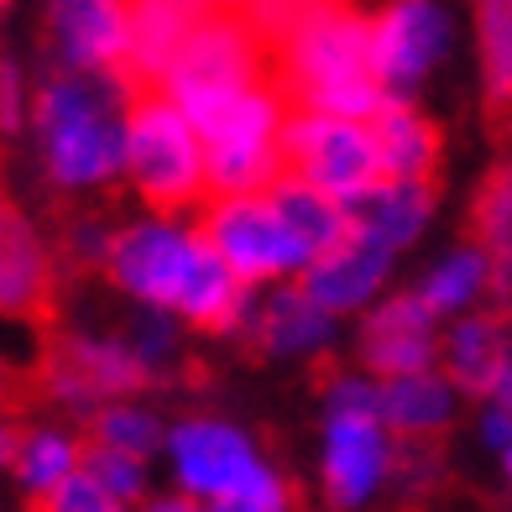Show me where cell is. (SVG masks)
I'll list each match as a JSON object with an SVG mask.
<instances>
[{
	"label": "cell",
	"mask_w": 512,
	"mask_h": 512,
	"mask_svg": "<svg viewBox=\"0 0 512 512\" xmlns=\"http://www.w3.org/2000/svg\"><path fill=\"white\" fill-rule=\"evenodd\" d=\"M293 105L277 84H262L251 95L230 100L215 121H204V168H209V199H241L267 194L283 178V131Z\"/></svg>",
	"instance_id": "7"
},
{
	"label": "cell",
	"mask_w": 512,
	"mask_h": 512,
	"mask_svg": "<svg viewBox=\"0 0 512 512\" xmlns=\"http://www.w3.org/2000/svg\"><path fill=\"white\" fill-rule=\"evenodd\" d=\"M434 183H408V178H382L366 199L351 204V236L377 246L387 256H403L408 246L424 241L434 225Z\"/></svg>",
	"instance_id": "19"
},
{
	"label": "cell",
	"mask_w": 512,
	"mask_h": 512,
	"mask_svg": "<svg viewBox=\"0 0 512 512\" xmlns=\"http://www.w3.org/2000/svg\"><path fill=\"white\" fill-rule=\"evenodd\" d=\"M262 84H272V48L251 27V16L246 11H204L194 37L183 42L178 63L162 79V95L189 115L194 126H204L230 100H241Z\"/></svg>",
	"instance_id": "4"
},
{
	"label": "cell",
	"mask_w": 512,
	"mask_h": 512,
	"mask_svg": "<svg viewBox=\"0 0 512 512\" xmlns=\"http://www.w3.org/2000/svg\"><path fill=\"white\" fill-rule=\"evenodd\" d=\"M413 298L439 324H455L465 314H481L486 298H497V272H492V262H486V251L476 241H465V246H450L445 256H434V262L418 272Z\"/></svg>",
	"instance_id": "22"
},
{
	"label": "cell",
	"mask_w": 512,
	"mask_h": 512,
	"mask_svg": "<svg viewBox=\"0 0 512 512\" xmlns=\"http://www.w3.org/2000/svg\"><path fill=\"white\" fill-rule=\"evenodd\" d=\"M84 476L100 486V492H110L121 507H142L157 486H152V476H157V465L152 460H136V455H115V450H100V445H89V460H84Z\"/></svg>",
	"instance_id": "30"
},
{
	"label": "cell",
	"mask_w": 512,
	"mask_h": 512,
	"mask_svg": "<svg viewBox=\"0 0 512 512\" xmlns=\"http://www.w3.org/2000/svg\"><path fill=\"white\" fill-rule=\"evenodd\" d=\"M162 471L168 486L183 492L199 507L241 502L277 481V465L262 455L256 434L230 424L220 413H183L168 424V445H162Z\"/></svg>",
	"instance_id": "5"
},
{
	"label": "cell",
	"mask_w": 512,
	"mask_h": 512,
	"mask_svg": "<svg viewBox=\"0 0 512 512\" xmlns=\"http://www.w3.org/2000/svg\"><path fill=\"white\" fill-rule=\"evenodd\" d=\"M476 429H481V445L492 450V455H507L512 450V418L497 413L492 403H481V424Z\"/></svg>",
	"instance_id": "36"
},
{
	"label": "cell",
	"mask_w": 512,
	"mask_h": 512,
	"mask_svg": "<svg viewBox=\"0 0 512 512\" xmlns=\"http://www.w3.org/2000/svg\"><path fill=\"white\" fill-rule=\"evenodd\" d=\"M6 377H11V371H6V356H0V392H6Z\"/></svg>",
	"instance_id": "42"
},
{
	"label": "cell",
	"mask_w": 512,
	"mask_h": 512,
	"mask_svg": "<svg viewBox=\"0 0 512 512\" xmlns=\"http://www.w3.org/2000/svg\"><path fill=\"white\" fill-rule=\"evenodd\" d=\"M199 236L220 262L241 277L251 293H267L277 283H298L309 272V256L288 236L283 215L272 209L267 194H241V199H209L199 209Z\"/></svg>",
	"instance_id": "9"
},
{
	"label": "cell",
	"mask_w": 512,
	"mask_h": 512,
	"mask_svg": "<svg viewBox=\"0 0 512 512\" xmlns=\"http://www.w3.org/2000/svg\"><path fill=\"white\" fill-rule=\"evenodd\" d=\"M439 476H445V460L434 445H398V465H392V497L403 502H424Z\"/></svg>",
	"instance_id": "31"
},
{
	"label": "cell",
	"mask_w": 512,
	"mask_h": 512,
	"mask_svg": "<svg viewBox=\"0 0 512 512\" xmlns=\"http://www.w3.org/2000/svg\"><path fill=\"white\" fill-rule=\"evenodd\" d=\"M136 512H199V502H189L183 492H173V486H157V492L136 507Z\"/></svg>",
	"instance_id": "37"
},
{
	"label": "cell",
	"mask_w": 512,
	"mask_h": 512,
	"mask_svg": "<svg viewBox=\"0 0 512 512\" xmlns=\"http://www.w3.org/2000/svg\"><path fill=\"white\" fill-rule=\"evenodd\" d=\"M267 199H272L277 215H283L288 236L304 246L309 267L319 262V256H330L335 246L351 241V209H345L340 199H330V194L309 189V183H298V178L283 173V178H277L272 189H267Z\"/></svg>",
	"instance_id": "25"
},
{
	"label": "cell",
	"mask_w": 512,
	"mask_h": 512,
	"mask_svg": "<svg viewBox=\"0 0 512 512\" xmlns=\"http://www.w3.org/2000/svg\"><path fill=\"white\" fill-rule=\"evenodd\" d=\"M398 439L382 413H324L319 418V497L335 512H361L392 492Z\"/></svg>",
	"instance_id": "11"
},
{
	"label": "cell",
	"mask_w": 512,
	"mask_h": 512,
	"mask_svg": "<svg viewBox=\"0 0 512 512\" xmlns=\"http://www.w3.org/2000/svg\"><path fill=\"white\" fill-rule=\"evenodd\" d=\"M32 100H37V79L16 58L0 53V136L32 131Z\"/></svg>",
	"instance_id": "32"
},
{
	"label": "cell",
	"mask_w": 512,
	"mask_h": 512,
	"mask_svg": "<svg viewBox=\"0 0 512 512\" xmlns=\"http://www.w3.org/2000/svg\"><path fill=\"white\" fill-rule=\"evenodd\" d=\"M147 215H199L209 204L204 136L162 89H136L126 110V178Z\"/></svg>",
	"instance_id": "3"
},
{
	"label": "cell",
	"mask_w": 512,
	"mask_h": 512,
	"mask_svg": "<svg viewBox=\"0 0 512 512\" xmlns=\"http://www.w3.org/2000/svg\"><path fill=\"white\" fill-rule=\"evenodd\" d=\"M283 168L288 178L309 183V189L340 199L351 209L382 183L377 142H371L366 121H345V115H314L293 110L283 131Z\"/></svg>",
	"instance_id": "10"
},
{
	"label": "cell",
	"mask_w": 512,
	"mask_h": 512,
	"mask_svg": "<svg viewBox=\"0 0 512 512\" xmlns=\"http://www.w3.org/2000/svg\"><path fill=\"white\" fill-rule=\"evenodd\" d=\"M48 48L63 74L126 79L131 63V6L121 0H58L48 6Z\"/></svg>",
	"instance_id": "14"
},
{
	"label": "cell",
	"mask_w": 512,
	"mask_h": 512,
	"mask_svg": "<svg viewBox=\"0 0 512 512\" xmlns=\"http://www.w3.org/2000/svg\"><path fill=\"white\" fill-rule=\"evenodd\" d=\"M439 371L450 377V387L460 398H492L497 382L512 371V335H507V319L481 309V314H465L455 324H445L439 335Z\"/></svg>",
	"instance_id": "17"
},
{
	"label": "cell",
	"mask_w": 512,
	"mask_h": 512,
	"mask_svg": "<svg viewBox=\"0 0 512 512\" xmlns=\"http://www.w3.org/2000/svg\"><path fill=\"white\" fill-rule=\"evenodd\" d=\"M115 220H105V215H74L63 225V256L74 267H100L105 272V256H110V246H115Z\"/></svg>",
	"instance_id": "33"
},
{
	"label": "cell",
	"mask_w": 512,
	"mask_h": 512,
	"mask_svg": "<svg viewBox=\"0 0 512 512\" xmlns=\"http://www.w3.org/2000/svg\"><path fill=\"white\" fill-rule=\"evenodd\" d=\"M84 460H89V434L79 424H68V418H32V424H21L11 481L37 507L53 492H63L74 476H84Z\"/></svg>",
	"instance_id": "18"
},
{
	"label": "cell",
	"mask_w": 512,
	"mask_h": 512,
	"mask_svg": "<svg viewBox=\"0 0 512 512\" xmlns=\"http://www.w3.org/2000/svg\"><path fill=\"white\" fill-rule=\"evenodd\" d=\"M335 335H340V319L324 314L298 283H277L251 298V319L241 340H251L272 361H319L324 351H335Z\"/></svg>",
	"instance_id": "15"
},
{
	"label": "cell",
	"mask_w": 512,
	"mask_h": 512,
	"mask_svg": "<svg viewBox=\"0 0 512 512\" xmlns=\"http://www.w3.org/2000/svg\"><path fill=\"white\" fill-rule=\"evenodd\" d=\"M204 256L209 246L194 215H147L142 209L136 220H121V230H115L105 277L131 309L178 314V298L194 283Z\"/></svg>",
	"instance_id": "6"
},
{
	"label": "cell",
	"mask_w": 512,
	"mask_h": 512,
	"mask_svg": "<svg viewBox=\"0 0 512 512\" xmlns=\"http://www.w3.org/2000/svg\"><path fill=\"white\" fill-rule=\"evenodd\" d=\"M16 439H21V424H16V413L6 408V398H0V471H11Z\"/></svg>",
	"instance_id": "38"
},
{
	"label": "cell",
	"mask_w": 512,
	"mask_h": 512,
	"mask_svg": "<svg viewBox=\"0 0 512 512\" xmlns=\"http://www.w3.org/2000/svg\"><path fill=\"white\" fill-rule=\"evenodd\" d=\"M32 512H131V507H121L110 492H100L89 476H74L63 492H53L48 502H37Z\"/></svg>",
	"instance_id": "34"
},
{
	"label": "cell",
	"mask_w": 512,
	"mask_h": 512,
	"mask_svg": "<svg viewBox=\"0 0 512 512\" xmlns=\"http://www.w3.org/2000/svg\"><path fill=\"white\" fill-rule=\"evenodd\" d=\"M199 512H293V486L277 476V481L262 486V492H251L241 502H220V507H199Z\"/></svg>",
	"instance_id": "35"
},
{
	"label": "cell",
	"mask_w": 512,
	"mask_h": 512,
	"mask_svg": "<svg viewBox=\"0 0 512 512\" xmlns=\"http://www.w3.org/2000/svg\"><path fill=\"white\" fill-rule=\"evenodd\" d=\"M209 6H189V0H142L131 6V63H126V79L136 89H162L168 68L178 63L183 42L194 37L199 16Z\"/></svg>",
	"instance_id": "21"
},
{
	"label": "cell",
	"mask_w": 512,
	"mask_h": 512,
	"mask_svg": "<svg viewBox=\"0 0 512 512\" xmlns=\"http://www.w3.org/2000/svg\"><path fill=\"white\" fill-rule=\"evenodd\" d=\"M392 262H398V256H387V251L351 236L330 256H319V262L298 277V288H304L330 319H361V314H371L387 298Z\"/></svg>",
	"instance_id": "16"
},
{
	"label": "cell",
	"mask_w": 512,
	"mask_h": 512,
	"mask_svg": "<svg viewBox=\"0 0 512 512\" xmlns=\"http://www.w3.org/2000/svg\"><path fill=\"white\" fill-rule=\"evenodd\" d=\"M251 27L272 48V84L293 110L371 121L382 84L371 74V16L351 6H251Z\"/></svg>",
	"instance_id": "1"
},
{
	"label": "cell",
	"mask_w": 512,
	"mask_h": 512,
	"mask_svg": "<svg viewBox=\"0 0 512 512\" xmlns=\"http://www.w3.org/2000/svg\"><path fill=\"white\" fill-rule=\"evenodd\" d=\"M455 413H460V392L450 387L445 371L382 382V424L398 445H434L455 424Z\"/></svg>",
	"instance_id": "24"
},
{
	"label": "cell",
	"mask_w": 512,
	"mask_h": 512,
	"mask_svg": "<svg viewBox=\"0 0 512 512\" xmlns=\"http://www.w3.org/2000/svg\"><path fill=\"white\" fill-rule=\"evenodd\" d=\"M121 335L131 340V351L136 361H142L147 371V382L162 387V382H173L178 371H183V324L173 314H157V309H131V319L121 324Z\"/></svg>",
	"instance_id": "28"
},
{
	"label": "cell",
	"mask_w": 512,
	"mask_h": 512,
	"mask_svg": "<svg viewBox=\"0 0 512 512\" xmlns=\"http://www.w3.org/2000/svg\"><path fill=\"white\" fill-rule=\"evenodd\" d=\"M476 58H481V89L492 105H512V0H486L476 6Z\"/></svg>",
	"instance_id": "29"
},
{
	"label": "cell",
	"mask_w": 512,
	"mask_h": 512,
	"mask_svg": "<svg viewBox=\"0 0 512 512\" xmlns=\"http://www.w3.org/2000/svg\"><path fill=\"white\" fill-rule=\"evenodd\" d=\"M84 434H89V445H100V450L136 455V460L157 465L162 445H168V418H162L147 398H121V403H105Z\"/></svg>",
	"instance_id": "27"
},
{
	"label": "cell",
	"mask_w": 512,
	"mask_h": 512,
	"mask_svg": "<svg viewBox=\"0 0 512 512\" xmlns=\"http://www.w3.org/2000/svg\"><path fill=\"white\" fill-rule=\"evenodd\" d=\"M439 324L424 304L408 293H387L371 314H361V340H356V361L366 377L377 382H403V377H424L439 371Z\"/></svg>",
	"instance_id": "13"
},
{
	"label": "cell",
	"mask_w": 512,
	"mask_h": 512,
	"mask_svg": "<svg viewBox=\"0 0 512 512\" xmlns=\"http://www.w3.org/2000/svg\"><path fill=\"white\" fill-rule=\"evenodd\" d=\"M455 48V16L434 0H392L371 16V74L387 100H413Z\"/></svg>",
	"instance_id": "12"
},
{
	"label": "cell",
	"mask_w": 512,
	"mask_h": 512,
	"mask_svg": "<svg viewBox=\"0 0 512 512\" xmlns=\"http://www.w3.org/2000/svg\"><path fill=\"white\" fill-rule=\"evenodd\" d=\"M486 403H492L497 413H507V418H512V371H507V377L497 382V392H492V398H486Z\"/></svg>",
	"instance_id": "40"
},
{
	"label": "cell",
	"mask_w": 512,
	"mask_h": 512,
	"mask_svg": "<svg viewBox=\"0 0 512 512\" xmlns=\"http://www.w3.org/2000/svg\"><path fill=\"white\" fill-rule=\"evenodd\" d=\"M371 142H377L382 178H408L429 183L439 168V126L424 115L418 100H382V110L371 115Z\"/></svg>",
	"instance_id": "23"
},
{
	"label": "cell",
	"mask_w": 512,
	"mask_h": 512,
	"mask_svg": "<svg viewBox=\"0 0 512 512\" xmlns=\"http://www.w3.org/2000/svg\"><path fill=\"white\" fill-rule=\"evenodd\" d=\"M497 465H502V481H507V492H512V450H507V455H497Z\"/></svg>",
	"instance_id": "41"
},
{
	"label": "cell",
	"mask_w": 512,
	"mask_h": 512,
	"mask_svg": "<svg viewBox=\"0 0 512 512\" xmlns=\"http://www.w3.org/2000/svg\"><path fill=\"white\" fill-rule=\"evenodd\" d=\"M136 100L131 79H95L42 68L32 100L37 168L58 194H100L126 178V110Z\"/></svg>",
	"instance_id": "2"
},
{
	"label": "cell",
	"mask_w": 512,
	"mask_h": 512,
	"mask_svg": "<svg viewBox=\"0 0 512 512\" xmlns=\"http://www.w3.org/2000/svg\"><path fill=\"white\" fill-rule=\"evenodd\" d=\"M142 392H152V382L121 330L79 324V330H63L42 356V398L79 429L95 424L105 403L142 398Z\"/></svg>",
	"instance_id": "8"
},
{
	"label": "cell",
	"mask_w": 512,
	"mask_h": 512,
	"mask_svg": "<svg viewBox=\"0 0 512 512\" xmlns=\"http://www.w3.org/2000/svg\"><path fill=\"white\" fill-rule=\"evenodd\" d=\"M16 220H21V209L11 204V194H6V189H0V241L11 236V225H16Z\"/></svg>",
	"instance_id": "39"
},
{
	"label": "cell",
	"mask_w": 512,
	"mask_h": 512,
	"mask_svg": "<svg viewBox=\"0 0 512 512\" xmlns=\"http://www.w3.org/2000/svg\"><path fill=\"white\" fill-rule=\"evenodd\" d=\"M53 293H58V251L21 215L11 225V236L0 241V314L6 319L48 314Z\"/></svg>",
	"instance_id": "20"
},
{
	"label": "cell",
	"mask_w": 512,
	"mask_h": 512,
	"mask_svg": "<svg viewBox=\"0 0 512 512\" xmlns=\"http://www.w3.org/2000/svg\"><path fill=\"white\" fill-rule=\"evenodd\" d=\"M476 246L497 272V298L512 304V152L486 173L476 194Z\"/></svg>",
	"instance_id": "26"
}]
</instances>
